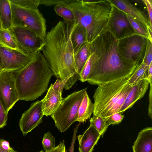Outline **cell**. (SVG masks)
I'll use <instances>...</instances> for the list:
<instances>
[{"mask_svg": "<svg viewBox=\"0 0 152 152\" xmlns=\"http://www.w3.org/2000/svg\"><path fill=\"white\" fill-rule=\"evenodd\" d=\"M139 65L127 58L120 40L111 28L89 43V56L83 68L86 81L99 85L129 77Z\"/></svg>", "mask_w": 152, "mask_h": 152, "instance_id": "obj_1", "label": "cell"}, {"mask_svg": "<svg viewBox=\"0 0 152 152\" xmlns=\"http://www.w3.org/2000/svg\"><path fill=\"white\" fill-rule=\"evenodd\" d=\"M75 25L59 21L46 33L41 50L55 76L61 80L70 77L64 86L65 90L69 89L78 80L71 39Z\"/></svg>", "mask_w": 152, "mask_h": 152, "instance_id": "obj_2", "label": "cell"}, {"mask_svg": "<svg viewBox=\"0 0 152 152\" xmlns=\"http://www.w3.org/2000/svg\"><path fill=\"white\" fill-rule=\"evenodd\" d=\"M66 4L73 13L75 23L86 30L88 43L110 28L115 9L111 0H70Z\"/></svg>", "mask_w": 152, "mask_h": 152, "instance_id": "obj_3", "label": "cell"}, {"mask_svg": "<svg viewBox=\"0 0 152 152\" xmlns=\"http://www.w3.org/2000/svg\"><path fill=\"white\" fill-rule=\"evenodd\" d=\"M41 51L25 68L13 72L19 101H33L48 89L53 75Z\"/></svg>", "mask_w": 152, "mask_h": 152, "instance_id": "obj_4", "label": "cell"}, {"mask_svg": "<svg viewBox=\"0 0 152 152\" xmlns=\"http://www.w3.org/2000/svg\"><path fill=\"white\" fill-rule=\"evenodd\" d=\"M129 78L98 85L93 96V116L106 119L110 115L119 113L128 94L134 84H129Z\"/></svg>", "mask_w": 152, "mask_h": 152, "instance_id": "obj_5", "label": "cell"}, {"mask_svg": "<svg viewBox=\"0 0 152 152\" xmlns=\"http://www.w3.org/2000/svg\"><path fill=\"white\" fill-rule=\"evenodd\" d=\"M87 88L74 92L63 98L51 115L56 126L61 132L66 131L76 121L78 108Z\"/></svg>", "mask_w": 152, "mask_h": 152, "instance_id": "obj_6", "label": "cell"}, {"mask_svg": "<svg viewBox=\"0 0 152 152\" xmlns=\"http://www.w3.org/2000/svg\"><path fill=\"white\" fill-rule=\"evenodd\" d=\"M10 3L12 27H21L28 29L44 40L46 34V21L38 9L25 8L10 1Z\"/></svg>", "mask_w": 152, "mask_h": 152, "instance_id": "obj_7", "label": "cell"}, {"mask_svg": "<svg viewBox=\"0 0 152 152\" xmlns=\"http://www.w3.org/2000/svg\"><path fill=\"white\" fill-rule=\"evenodd\" d=\"M19 51L33 56L41 51L45 44L42 39L33 32L23 28L13 26L10 30Z\"/></svg>", "mask_w": 152, "mask_h": 152, "instance_id": "obj_8", "label": "cell"}, {"mask_svg": "<svg viewBox=\"0 0 152 152\" xmlns=\"http://www.w3.org/2000/svg\"><path fill=\"white\" fill-rule=\"evenodd\" d=\"M37 53L28 56L0 46V60L3 71L13 72L24 68L34 59Z\"/></svg>", "mask_w": 152, "mask_h": 152, "instance_id": "obj_9", "label": "cell"}, {"mask_svg": "<svg viewBox=\"0 0 152 152\" xmlns=\"http://www.w3.org/2000/svg\"><path fill=\"white\" fill-rule=\"evenodd\" d=\"M0 100L8 113L19 101L12 72H0Z\"/></svg>", "mask_w": 152, "mask_h": 152, "instance_id": "obj_10", "label": "cell"}, {"mask_svg": "<svg viewBox=\"0 0 152 152\" xmlns=\"http://www.w3.org/2000/svg\"><path fill=\"white\" fill-rule=\"evenodd\" d=\"M43 116L41 100L32 103L22 114L19 121V126L23 136L26 135L42 122Z\"/></svg>", "mask_w": 152, "mask_h": 152, "instance_id": "obj_11", "label": "cell"}, {"mask_svg": "<svg viewBox=\"0 0 152 152\" xmlns=\"http://www.w3.org/2000/svg\"><path fill=\"white\" fill-rule=\"evenodd\" d=\"M124 39H126L125 45L123 47L120 46L125 56L139 65L144 58L147 39L135 34Z\"/></svg>", "mask_w": 152, "mask_h": 152, "instance_id": "obj_12", "label": "cell"}, {"mask_svg": "<svg viewBox=\"0 0 152 152\" xmlns=\"http://www.w3.org/2000/svg\"><path fill=\"white\" fill-rule=\"evenodd\" d=\"M64 86L61 82L56 80L53 84H51L44 98L41 100L44 115H51L61 103Z\"/></svg>", "mask_w": 152, "mask_h": 152, "instance_id": "obj_13", "label": "cell"}, {"mask_svg": "<svg viewBox=\"0 0 152 152\" xmlns=\"http://www.w3.org/2000/svg\"><path fill=\"white\" fill-rule=\"evenodd\" d=\"M149 84L147 79L140 80L135 83L128 94L119 113H121L131 108L138 100L143 97Z\"/></svg>", "mask_w": 152, "mask_h": 152, "instance_id": "obj_14", "label": "cell"}, {"mask_svg": "<svg viewBox=\"0 0 152 152\" xmlns=\"http://www.w3.org/2000/svg\"><path fill=\"white\" fill-rule=\"evenodd\" d=\"M101 136L93 125L90 123L83 134L77 137L79 152H92Z\"/></svg>", "mask_w": 152, "mask_h": 152, "instance_id": "obj_15", "label": "cell"}, {"mask_svg": "<svg viewBox=\"0 0 152 152\" xmlns=\"http://www.w3.org/2000/svg\"><path fill=\"white\" fill-rule=\"evenodd\" d=\"M118 9V12L116 8L115 7L114 13L112 20L110 28L119 40H121L123 37V33L124 32H125L127 37L129 36L126 31L129 30V28L131 26L125 14Z\"/></svg>", "mask_w": 152, "mask_h": 152, "instance_id": "obj_16", "label": "cell"}, {"mask_svg": "<svg viewBox=\"0 0 152 152\" xmlns=\"http://www.w3.org/2000/svg\"><path fill=\"white\" fill-rule=\"evenodd\" d=\"M111 1L115 7L119 10L129 15L147 28L150 27L149 20L140 11L128 1L113 0Z\"/></svg>", "mask_w": 152, "mask_h": 152, "instance_id": "obj_17", "label": "cell"}, {"mask_svg": "<svg viewBox=\"0 0 152 152\" xmlns=\"http://www.w3.org/2000/svg\"><path fill=\"white\" fill-rule=\"evenodd\" d=\"M133 152H152V128L147 127L138 133L132 146Z\"/></svg>", "mask_w": 152, "mask_h": 152, "instance_id": "obj_18", "label": "cell"}, {"mask_svg": "<svg viewBox=\"0 0 152 152\" xmlns=\"http://www.w3.org/2000/svg\"><path fill=\"white\" fill-rule=\"evenodd\" d=\"M94 105L86 91L79 107L76 121L83 123L90 119L93 113Z\"/></svg>", "mask_w": 152, "mask_h": 152, "instance_id": "obj_19", "label": "cell"}, {"mask_svg": "<svg viewBox=\"0 0 152 152\" xmlns=\"http://www.w3.org/2000/svg\"><path fill=\"white\" fill-rule=\"evenodd\" d=\"M71 39L74 55H75L81 47L85 43L88 42L86 30L81 26L76 23L72 34Z\"/></svg>", "mask_w": 152, "mask_h": 152, "instance_id": "obj_20", "label": "cell"}, {"mask_svg": "<svg viewBox=\"0 0 152 152\" xmlns=\"http://www.w3.org/2000/svg\"><path fill=\"white\" fill-rule=\"evenodd\" d=\"M0 20L1 27L10 31L13 26L10 0H0Z\"/></svg>", "mask_w": 152, "mask_h": 152, "instance_id": "obj_21", "label": "cell"}, {"mask_svg": "<svg viewBox=\"0 0 152 152\" xmlns=\"http://www.w3.org/2000/svg\"><path fill=\"white\" fill-rule=\"evenodd\" d=\"M89 56V43H85L74 55V61L76 73L78 79Z\"/></svg>", "mask_w": 152, "mask_h": 152, "instance_id": "obj_22", "label": "cell"}, {"mask_svg": "<svg viewBox=\"0 0 152 152\" xmlns=\"http://www.w3.org/2000/svg\"><path fill=\"white\" fill-rule=\"evenodd\" d=\"M0 46L20 52L10 31L0 27Z\"/></svg>", "mask_w": 152, "mask_h": 152, "instance_id": "obj_23", "label": "cell"}, {"mask_svg": "<svg viewBox=\"0 0 152 152\" xmlns=\"http://www.w3.org/2000/svg\"><path fill=\"white\" fill-rule=\"evenodd\" d=\"M54 8L57 14L63 18L64 22L70 25L75 23L74 13L66 4L55 6Z\"/></svg>", "mask_w": 152, "mask_h": 152, "instance_id": "obj_24", "label": "cell"}, {"mask_svg": "<svg viewBox=\"0 0 152 152\" xmlns=\"http://www.w3.org/2000/svg\"><path fill=\"white\" fill-rule=\"evenodd\" d=\"M124 13L132 28L134 34L144 37L152 42V38L150 37L147 28L129 15Z\"/></svg>", "mask_w": 152, "mask_h": 152, "instance_id": "obj_25", "label": "cell"}, {"mask_svg": "<svg viewBox=\"0 0 152 152\" xmlns=\"http://www.w3.org/2000/svg\"><path fill=\"white\" fill-rule=\"evenodd\" d=\"M149 66L144 64L142 61L128 78L129 84H135L138 81L143 79L147 80Z\"/></svg>", "mask_w": 152, "mask_h": 152, "instance_id": "obj_26", "label": "cell"}, {"mask_svg": "<svg viewBox=\"0 0 152 152\" xmlns=\"http://www.w3.org/2000/svg\"><path fill=\"white\" fill-rule=\"evenodd\" d=\"M90 121L101 135H103L108 126L106 119L100 117L93 116Z\"/></svg>", "mask_w": 152, "mask_h": 152, "instance_id": "obj_27", "label": "cell"}, {"mask_svg": "<svg viewBox=\"0 0 152 152\" xmlns=\"http://www.w3.org/2000/svg\"><path fill=\"white\" fill-rule=\"evenodd\" d=\"M12 4L25 8L30 9H38L40 0H10Z\"/></svg>", "mask_w": 152, "mask_h": 152, "instance_id": "obj_28", "label": "cell"}, {"mask_svg": "<svg viewBox=\"0 0 152 152\" xmlns=\"http://www.w3.org/2000/svg\"><path fill=\"white\" fill-rule=\"evenodd\" d=\"M55 139L51 133L48 132L44 134L42 144L45 152L49 151L55 148Z\"/></svg>", "mask_w": 152, "mask_h": 152, "instance_id": "obj_29", "label": "cell"}, {"mask_svg": "<svg viewBox=\"0 0 152 152\" xmlns=\"http://www.w3.org/2000/svg\"><path fill=\"white\" fill-rule=\"evenodd\" d=\"M142 61L148 66L152 63V42L148 39H147L145 53Z\"/></svg>", "mask_w": 152, "mask_h": 152, "instance_id": "obj_30", "label": "cell"}, {"mask_svg": "<svg viewBox=\"0 0 152 152\" xmlns=\"http://www.w3.org/2000/svg\"><path fill=\"white\" fill-rule=\"evenodd\" d=\"M124 118V115L121 113H115L106 119V122L109 126L110 125L118 124L121 122Z\"/></svg>", "mask_w": 152, "mask_h": 152, "instance_id": "obj_31", "label": "cell"}, {"mask_svg": "<svg viewBox=\"0 0 152 152\" xmlns=\"http://www.w3.org/2000/svg\"><path fill=\"white\" fill-rule=\"evenodd\" d=\"M8 113L7 112L0 100V128L5 126L8 119Z\"/></svg>", "mask_w": 152, "mask_h": 152, "instance_id": "obj_32", "label": "cell"}, {"mask_svg": "<svg viewBox=\"0 0 152 152\" xmlns=\"http://www.w3.org/2000/svg\"><path fill=\"white\" fill-rule=\"evenodd\" d=\"M70 0H40V5L48 6L62 4H66Z\"/></svg>", "mask_w": 152, "mask_h": 152, "instance_id": "obj_33", "label": "cell"}, {"mask_svg": "<svg viewBox=\"0 0 152 152\" xmlns=\"http://www.w3.org/2000/svg\"><path fill=\"white\" fill-rule=\"evenodd\" d=\"M0 152H17L10 146L9 142L2 139H0Z\"/></svg>", "mask_w": 152, "mask_h": 152, "instance_id": "obj_34", "label": "cell"}, {"mask_svg": "<svg viewBox=\"0 0 152 152\" xmlns=\"http://www.w3.org/2000/svg\"><path fill=\"white\" fill-rule=\"evenodd\" d=\"M146 5L149 15L150 27L152 28V1L151 0H142Z\"/></svg>", "mask_w": 152, "mask_h": 152, "instance_id": "obj_35", "label": "cell"}, {"mask_svg": "<svg viewBox=\"0 0 152 152\" xmlns=\"http://www.w3.org/2000/svg\"><path fill=\"white\" fill-rule=\"evenodd\" d=\"M80 123L77 125L74 128L73 130V135L71 142L70 146L69 148V152H74V148L75 146V142L76 138V134L77 131L78 126L80 124Z\"/></svg>", "mask_w": 152, "mask_h": 152, "instance_id": "obj_36", "label": "cell"}, {"mask_svg": "<svg viewBox=\"0 0 152 152\" xmlns=\"http://www.w3.org/2000/svg\"><path fill=\"white\" fill-rule=\"evenodd\" d=\"M150 89L149 94V104L148 107V115L152 119V83H149Z\"/></svg>", "mask_w": 152, "mask_h": 152, "instance_id": "obj_37", "label": "cell"}, {"mask_svg": "<svg viewBox=\"0 0 152 152\" xmlns=\"http://www.w3.org/2000/svg\"><path fill=\"white\" fill-rule=\"evenodd\" d=\"M47 152H66L65 145L63 142H60L55 148Z\"/></svg>", "mask_w": 152, "mask_h": 152, "instance_id": "obj_38", "label": "cell"}, {"mask_svg": "<svg viewBox=\"0 0 152 152\" xmlns=\"http://www.w3.org/2000/svg\"><path fill=\"white\" fill-rule=\"evenodd\" d=\"M152 63L149 66L148 71L147 80L149 83H152Z\"/></svg>", "mask_w": 152, "mask_h": 152, "instance_id": "obj_39", "label": "cell"}, {"mask_svg": "<svg viewBox=\"0 0 152 152\" xmlns=\"http://www.w3.org/2000/svg\"><path fill=\"white\" fill-rule=\"evenodd\" d=\"M3 71V68L1 65V61L0 60V72Z\"/></svg>", "mask_w": 152, "mask_h": 152, "instance_id": "obj_40", "label": "cell"}, {"mask_svg": "<svg viewBox=\"0 0 152 152\" xmlns=\"http://www.w3.org/2000/svg\"><path fill=\"white\" fill-rule=\"evenodd\" d=\"M1 27V21L0 20V27Z\"/></svg>", "mask_w": 152, "mask_h": 152, "instance_id": "obj_41", "label": "cell"}, {"mask_svg": "<svg viewBox=\"0 0 152 152\" xmlns=\"http://www.w3.org/2000/svg\"><path fill=\"white\" fill-rule=\"evenodd\" d=\"M39 152H44L43 151H41Z\"/></svg>", "mask_w": 152, "mask_h": 152, "instance_id": "obj_42", "label": "cell"}]
</instances>
